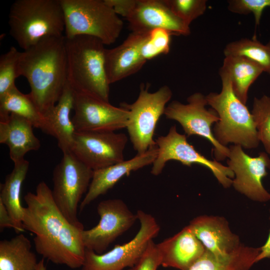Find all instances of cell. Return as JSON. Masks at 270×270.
Listing matches in <instances>:
<instances>
[{
	"mask_svg": "<svg viewBox=\"0 0 270 270\" xmlns=\"http://www.w3.org/2000/svg\"><path fill=\"white\" fill-rule=\"evenodd\" d=\"M24 200L26 206L23 207L22 226L34 235L36 252L54 264L80 268L86 250L84 226L72 224L66 218L44 181L38 184L35 193L28 192Z\"/></svg>",
	"mask_w": 270,
	"mask_h": 270,
	"instance_id": "1",
	"label": "cell"
},
{
	"mask_svg": "<svg viewBox=\"0 0 270 270\" xmlns=\"http://www.w3.org/2000/svg\"><path fill=\"white\" fill-rule=\"evenodd\" d=\"M18 73L28 80L29 94L45 116L68 82L64 35L45 38L21 52Z\"/></svg>",
	"mask_w": 270,
	"mask_h": 270,
	"instance_id": "2",
	"label": "cell"
},
{
	"mask_svg": "<svg viewBox=\"0 0 270 270\" xmlns=\"http://www.w3.org/2000/svg\"><path fill=\"white\" fill-rule=\"evenodd\" d=\"M66 38L68 83L74 92L109 102L104 44L88 36Z\"/></svg>",
	"mask_w": 270,
	"mask_h": 270,
	"instance_id": "3",
	"label": "cell"
},
{
	"mask_svg": "<svg viewBox=\"0 0 270 270\" xmlns=\"http://www.w3.org/2000/svg\"><path fill=\"white\" fill-rule=\"evenodd\" d=\"M10 34L26 50L42 40L64 36L60 0H16L8 14Z\"/></svg>",
	"mask_w": 270,
	"mask_h": 270,
	"instance_id": "4",
	"label": "cell"
},
{
	"mask_svg": "<svg viewBox=\"0 0 270 270\" xmlns=\"http://www.w3.org/2000/svg\"><path fill=\"white\" fill-rule=\"evenodd\" d=\"M219 74L222 84L220 92L206 96L208 104L220 118L214 128V137L224 146L232 143L245 148H257L260 142L252 112L234 93L228 75L220 70Z\"/></svg>",
	"mask_w": 270,
	"mask_h": 270,
	"instance_id": "5",
	"label": "cell"
},
{
	"mask_svg": "<svg viewBox=\"0 0 270 270\" xmlns=\"http://www.w3.org/2000/svg\"><path fill=\"white\" fill-rule=\"evenodd\" d=\"M64 20V36H88L104 45L114 43L124 23L105 0H60Z\"/></svg>",
	"mask_w": 270,
	"mask_h": 270,
	"instance_id": "6",
	"label": "cell"
},
{
	"mask_svg": "<svg viewBox=\"0 0 270 270\" xmlns=\"http://www.w3.org/2000/svg\"><path fill=\"white\" fill-rule=\"evenodd\" d=\"M149 88L148 84H142L134 102L120 104V106L129 112L126 128L133 147L138 154H144L156 145L154 140L156 126L172 95L168 86H163L154 92H149Z\"/></svg>",
	"mask_w": 270,
	"mask_h": 270,
	"instance_id": "7",
	"label": "cell"
},
{
	"mask_svg": "<svg viewBox=\"0 0 270 270\" xmlns=\"http://www.w3.org/2000/svg\"><path fill=\"white\" fill-rule=\"evenodd\" d=\"M52 174V195L56 204L72 224L83 225L78 218L79 204L86 193L94 170L71 152L62 153Z\"/></svg>",
	"mask_w": 270,
	"mask_h": 270,
	"instance_id": "8",
	"label": "cell"
},
{
	"mask_svg": "<svg viewBox=\"0 0 270 270\" xmlns=\"http://www.w3.org/2000/svg\"><path fill=\"white\" fill-rule=\"evenodd\" d=\"M136 214L140 226L132 239L122 244L116 245L101 254L86 248L80 270H123L133 266L160 230L159 224L152 215L141 210Z\"/></svg>",
	"mask_w": 270,
	"mask_h": 270,
	"instance_id": "9",
	"label": "cell"
},
{
	"mask_svg": "<svg viewBox=\"0 0 270 270\" xmlns=\"http://www.w3.org/2000/svg\"><path fill=\"white\" fill-rule=\"evenodd\" d=\"M128 23L132 32H148L161 28L174 35L188 36L190 26L170 10L164 0H106Z\"/></svg>",
	"mask_w": 270,
	"mask_h": 270,
	"instance_id": "10",
	"label": "cell"
},
{
	"mask_svg": "<svg viewBox=\"0 0 270 270\" xmlns=\"http://www.w3.org/2000/svg\"><path fill=\"white\" fill-rule=\"evenodd\" d=\"M187 102L184 104L172 101L166 106L164 114L166 118L178 122L188 136H198L209 140L212 144L216 160L228 158L229 148L221 144L212 132V124L218 122L220 118L214 110L206 108V96L196 92L188 98Z\"/></svg>",
	"mask_w": 270,
	"mask_h": 270,
	"instance_id": "11",
	"label": "cell"
},
{
	"mask_svg": "<svg viewBox=\"0 0 270 270\" xmlns=\"http://www.w3.org/2000/svg\"><path fill=\"white\" fill-rule=\"evenodd\" d=\"M155 142L158 153L152 164L150 172L152 174L159 175L167 162L176 160L188 166L198 164L208 168L225 188L232 184L231 178H234V174L232 170L216 160H208L198 152L188 142L185 134L177 132L176 126H171L166 136L158 137Z\"/></svg>",
	"mask_w": 270,
	"mask_h": 270,
	"instance_id": "12",
	"label": "cell"
},
{
	"mask_svg": "<svg viewBox=\"0 0 270 270\" xmlns=\"http://www.w3.org/2000/svg\"><path fill=\"white\" fill-rule=\"evenodd\" d=\"M96 208L100 217L98 223L90 229L84 230L82 237L86 248L101 254L134 224L138 216L118 198L102 200Z\"/></svg>",
	"mask_w": 270,
	"mask_h": 270,
	"instance_id": "13",
	"label": "cell"
},
{
	"mask_svg": "<svg viewBox=\"0 0 270 270\" xmlns=\"http://www.w3.org/2000/svg\"><path fill=\"white\" fill-rule=\"evenodd\" d=\"M128 138L114 132H76L70 152L93 170L124 160Z\"/></svg>",
	"mask_w": 270,
	"mask_h": 270,
	"instance_id": "14",
	"label": "cell"
},
{
	"mask_svg": "<svg viewBox=\"0 0 270 270\" xmlns=\"http://www.w3.org/2000/svg\"><path fill=\"white\" fill-rule=\"evenodd\" d=\"M74 92L72 120L76 132H114L126 127L128 111L94 96Z\"/></svg>",
	"mask_w": 270,
	"mask_h": 270,
	"instance_id": "15",
	"label": "cell"
},
{
	"mask_svg": "<svg viewBox=\"0 0 270 270\" xmlns=\"http://www.w3.org/2000/svg\"><path fill=\"white\" fill-rule=\"evenodd\" d=\"M229 149L227 164L236 176L232 180L234 188L252 200H270V194L262 184V179L268 174L266 169H270L268 154L261 152L258 156L251 157L238 144H233Z\"/></svg>",
	"mask_w": 270,
	"mask_h": 270,
	"instance_id": "16",
	"label": "cell"
},
{
	"mask_svg": "<svg viewBox=\"0 0 270 270\" xmlns=\"http://www.w3.org/2000/svg\"><path fill=\"white\" fill-rule=\"evenodd\" d=\"M148 32H132L118 46L106 49L104 66L110 84L120 81L139 71L146 61L141 53Z\"/></svg>",
	"mask_w": 270,
	"mask_h": 270,
	"instance_id": "17",
	"label": "cell"
},
{
	"mask_svg": "<svg viewBox=\"0 0 270 270\" xmlns=\"http://www.w3.org/2000/svg\"><path fill=\"white\" fill-rule=\"evenodd\" d=\"M158 153L156 145L146 152L138 154L132 158L109 166L94 170L88 189L80 204V211L96 199L106 194L125 176L134 171L152 164Z\"/></svg>",
	"mask_w": 270,
	"mask_h": 270,
	"instance_id": "18",
	"label": "cell"
},
{
	"mask_svg": "<svg viewBox=\"0 0 270 270\" xmlns=\"http://www.w3.org/2000/svg\"><path fill=\"white\" fill-rule=\"evenodd\" d=\"M161 266L180 270H189L206 250L188 226L159 244Z\"/></svg>",
	"mask_w": 270,
	"mask_h": 270,
	"instance_id": "19",
	"label": "cell"
},
{
	"mask_svg": "<svg viewBox=\"0 0 270 270\" xmlns=\"http://www.w3.org/2000/svg\"><path fill=\"white\" fill-rule=\"evenodd\" d=\"M188 226L205 250L214 254H228L241 245L238 236L230 231L222 217L199 216L191 220Z\"/></svg>",
	"mask_w": 270,
	"mask_h": 270,
	"instance_id": "20",
	"label": "cell"
},
{
	"mask_svg": "<svg viewBox=\"0 0 270 270\" xmlns=\"http://www.w3.org/2000/svg\"><path fill=\"white\" fill-rule=\"evenodd\" d=\"M33 128L30 121L14 114L0 117V143L8 146L14 164L24 160L28 152L40 148V142Z\"/></svg>",
	"mask_w": 270,
	"mask_h": 270,
	"instance_id": "21",
	"label": "cell"
},
{
	"mask_svg": "<svg viewBox=\"0 0 270 270\" xmlns=\"http://www.w3.org/2000/svg\"><path fill=\"white\" fill-rule=\"evenodd\" d=\"M74 92L67 82L64 92L53 108L45 116L58 146L62 153L70 152L76 132L70 113L74 108Z\"/></svg>",
	"mask_w": 270,
	"mask_h": 270,
	"instance_id": "22",
	"label": "cell"
},
{
	"mask_svg": "<svg viewBox=\"0 0 270 270\" xmlns=\"http://www.w3.org/2000/svg\"><path fill=\"white\" fill-rule=\"evenodd\" d=\"M260 248L241 245L232 252L224 255L206 250L189 270H250L256 263Z\"/></svg>",
	"mask_w": 270,
	"mask_h": 270,
	"instance_id": "23",
	"label": "cell"
},
{
	"mask_svg": "<svg viewBox=\"0 0 270 270\" xmlns=\"http://www.w3.org/2000/svg\"><path fill=\"white\" fill-rule=\"evenodd\" d=\"M220 70L228 75L234 93L244 104L247 102L250 87L264 72L256 62L238 56H225Z\"/></svg>",
	"mask_w": 270,
	"mask_h": 270,
	"instance_id": "24",
	"label": "cell"
},
{
	"mask_svg": "<svg viewBox=\"0 0 270 270\" xmlns=\"http://www.w3.org/2000/svg\"><path fill=\"white\" fill-rule=\"evenodd\" d=\"M14 114L30 121L34 128L53 136L52 128L29 94L20 92L15 86L0 96V116Z\"/></svg>",
	"mask_w": 270,
	"mask_h": 270,
	"instance_id": "25",
	"label": "cell"
},
{
	"mask_svg": "<svg viewBox=\"0 0 270 270\" xmlns=\"http://www.w3.org/2000/svg\"><path fill=\"white\" fill-rule=\"evenodd\" d=\"M30 162L25 159L14 164L4 183L0 184V201L10 214L15 225L14 230L18 234L24 230L22 223L23 206L20 202V192Z\"/></svg>",
	"mask_w": 270,
	"mask_h": 270,
	"instance_id": "26",
	"label": "cell"
},
{
	"mask_svg": "<svg viewBox=\"0 0 270 270\" xmlns=\"http://www.w3.org/2000/svg\"><path fill=\"white\" fill-rule=\"evenodd\" d=\"M22 234L0 241V270H36L38 262Z\"/></svg>",
	"mask_w": 270,
	"mask_h": 270,
	"instance_id": "27",
	"label": "cell"
},
{
	"mask_svg": "<svg viewBox=\"0 0 270 270\" xmlns=\"http://www.w3.org/2000/svg\"><path fill=\"white\" fill-rule=\"evenodd\" d=\"M224 56H238L247 58L259 64L270 75V40L264 44L256 36L242 38L228 43L224 50Z\"/></svg>",
	"mask_w": 270,
	"mask_h": 270,
	"instance_id": "28",
	"label": "cell"
},
{
	"mask_svg": "<svg viewBox=\"0 0 270 270\" xmlns=\"http://www.w3.org/2000/svg\"><path fill=\"white\" fill-rule=\"evenodd\" d=\"M258 138L270 154V96L254 98L252 111Z\"/></svg>",
	"mask_w": 270,
	"mask_h": 270,
	"instance_id": "29",
	"label": "cell"
},
{
	"mask_svg": "<svg viewBox=\"0 0 270 270\" xmlns=\"http://www.w3.org/2000/svg\"><path fill=\"white\" fill-rule=\"evenodd\" d=\"M21 52L12 46L0 56V96H3L15 85L18 77V65Z\"/></svg>",
	"mask_w": 270,
	"mask_h": 270,
	"instance_id": "30",
	"label": "cell"
},
{
	"mask_svg": "<svg viewBox=\"0 0 270 270\" xmlns=\"http://www.w3.org/2000/svg\"><path fill=\"white\" fill-rule=\"evenodd\" d=\"M172 35L170 32L164 28L150 30L141 50L144 59L146 62L160 54H168L170 50Z\"/></svg>",
	"mask_w": 270,
	"mask_h": 270,
	"instance_id": "31",
	"label": "cell"
},
{
	"mask_svg": "<svg viewBox=\"0 0 270 270\" xmlns=\"http://www.w3.org/2000/svg\"><path fill=\"white\" fill-rule=\"evenodd\" d=\"M164 2L173 14L188 26L204 14L206 9V0H164Z\"/></svg>",
	"mask_w": 270,
	"mask_h": 270,
	"instance_id": "32",
	"label": "cell"
},
{
	"mask_svg": "<svg viewBox=\"0 0 270 270\" xmlns=\"http://www.w3.org/2000/svg\"><path fill=\"white\" fill-rule=\"evenodd\" d=\"M270 7V0H230L228 1V10L240 14H254L255 25L260 24L264 10Z\"/></svg>",
	"mask_w": 270,
	"mask_h": 270,
	"instance_id": "33",
	"label": "cell"
},
{
	"mask_svg": "<svg viewBox=\"0 0 270 270\" xmlns=\"http://www.w3.org/2000/svg\"><path fill=\"white\" fill-rule=\"evenodd\" d=\"M161 264L160 253L157 244L152 240L139 260L128 270H157Z\"/></svg>",
	"mask_w": 270,
	"mask_h": 270,
	"instance_id": "34",
	"label": "cell"
},
{
	"mask_svg": "<svg viewBox=\"0 0 270 270\" xmlns=\"http://www.w3.org/2000/svg\"><path fill=\"white\" fill-rule=\"evenodd\" d=\"M6 228H12L15 230L14 220L8 210L0 201V230L2 232Z\"/></svg>",
	"mask_w": 270,
	"mask_h": 270,
	"instance_id": "35",
	"label": "cell"
},
{
	"mask_svg": "<svg viewBox=\"0 0 270 270\" xmlns=\"http://www.w3.org/2000/svg\"><path fill=\"white\" fill-rule=\"evenodd\" d=\"M266 258H270V230L268 238L264 244L260 248V252L258 256L256 262Z\"/></svg>",
	"mask_w": 270,
	"mask_h": 270,
	"instance_id": "36",
	"label": "cell"
},
{
	"mask_svg": "<svg viewBox=\"0 0 270 270\" xmlns=\"http://www.w3.org/2000/svg\"><path fill=\"white\" fill-rule=\"evenodd\" d=\"M36 270H46V268L44 264V258L38 261Z\"/></svg>",
	"mask_w": 270,
	"mask_h": 270,
	"instance_id": "37",
	"label": "cell"
}]
</instances>
